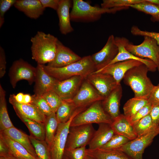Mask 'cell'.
<instances>
[{"instance_id": "obj_1", "label": "cell", "mask_w": 159, "mask_h": 159, "mask_svg": "<svg viewBox=\"0 0 159 159\" xmlns=\"http://www.w3.org/2000/svg\"><path fill=\"white\" fill-rule=\"evenodd\" d=\"M58 40L50 34L37 32L30 40L32 59L38 64L42 65L53 61L56 54Z\"/></svg>"}, {"instance_id": "obj_2", "label": "cell", "mask_w": 159, "mask_h": 159, "mask_svg": "<svg viewBox=\"0 0 159 159\" xmlns=\"http://www.w3.org/2000/svg\"><path fill=\"white\" fill-rule=\"evenodd\" d=\"M148 71L147 67L142 64L130 69L125 74L124 82L130 87L134 97L148 99L154 86L147 76Z\"/></svg>"}, {"instance_id": "obj_3", "label": "cell", "mask_w": 159, "mask_h": 159, "mask_svg": "<svg viewBox=\"0 0 159 159\" xmlns=\"http://www.w3.org/2000/svg\"><path fill=\"white\" fill-rule=\"evenodd\" d=\"M43 65L46 72L59 81L75 76H81L86 78L89 75L96 71L90 55L84 57L79 61L63 67H54Z\"/></svg>"}, {"instance_id": "obj_4", "label": "cell", "mask_w": 159, "mask_h": 159, "mask_svg": "<svg viewBox=\"0 0 159 159\" xmlns=\"http://www.w3.org/2000/svg\"><path fill=\"white\" fill-rule=\"evenodd\" d=\"M129 7L106 8L91 5L82 0H73L70 12L71 20L75 21L92 22L99 19L102 15L105 13H115Z\"/></svg>"}, {"instance_id": "obj_5", "label": "cell", "mask_w": 159, "mask_h": 159, "mask_svg": "<svg viewBox=\"0 0 159 159\" xmlns=\"http://www.w3.org/2000/svg\"><path fill=\"white\" fill-rule=\"evenodd\" d=\"M102 101L93 103L76 115L73 119L70 127L92 123L111 124L113 120L104 110Z\"/></svg>"}, {"instance_id": "obj_6", "label": "cell", "mask_w": 159, "mask_h": 159, "mask_svg": "<svg viewBox=\"0 0 159 159\" xmlns=\"http://www.w3.org/2000/svg\"><path fill=\"white\" fill-rule=\"evenodd\" d=\"M85 107L78 108L67 122L59 123L52 143L50 146L51 159H63L71 122L77 114Z\"/></svg>"}, {"instance_id": "obj_7", "label": "cell", "mask_w": 159, "mask_h": 159, "mask_svg": "<svg viewBox=\"0 0 159 159\" xmlns=\"http://www.w3.org/2000/svg\"><path fill=\"white\" fill-rule=\"evenodd\" d=\"M143 42L138 45H135L129 41L126 44V49L134 55L142 59H147L156 65L159 72V46L153 38L144 36Z\"/></svg>"}, {"instance_id": "obj_8", "label": "cell", "mask_w": 159, "mask_h": 159, "mask_svg": "<svg viewBox=\"0 0 159 159\" xmlns=\"http://www.w3.org/2000/svg\"><path fill=\"white\" fill-rule=\"evenodd\" d=\"M159 134V127L130 140L119 150L132 159H143L145 149L152 142L154 138Z\"/></svg>"}, {"instance_id": "obj_9", "label": "cell", "mask_w": 159, "mask_h": 159, "mask_svg": "<svg viewBox=\"0 0 159 159\" xmlns=\"http://www.w3.org/2000/svg\"><path fill=\"white\" fill-rule=\"evenodd\" d=\"M95 131L92 124L70 127L65 149L86 146L89 143Z\"/></svg>"}, {"instance_id": "obj_10", "label": "cell", "mask_w": 159, "mask_h": 159, "mask_svg": "<svg viewBox=\"0 0 159 159\" xmlns=\"http://www.w3.org/2000/svg\"><path fill=\"white\" fill-rule=\"evenodd\" d=\"M36 68L22 59L14 61L11 67L9 75L11 84L13 88L21 80L27 81L29 85L35 82Z\"/></svg>"}, {"instance_id": "obj_11", "label": "cell", "mask_w": 159, "mask_h": 159, "mask_svg": "<svg viewBox=\"0 0 159 159\" xmlns=\"http://www.w3.org/2000/svg\"><path fill=\"white\" fill-rule=\"evenodd\" d=\"M104 98L85 78L72 100L76 108H78L87 107L96 102L103 100Z\"/></svg>"}, {"instance_id": "obj_12", "label": "cell", "mask_w": 159, "mask_h": 159, "mask_svg": "<svg viewBox=\"0 0 159 159\" xmlns=\"http://www.w3.org/2000/svg\"><path fill=\"white\" fill-rule=\"evenodd\" d=\"M115 38L113 35H110L103 48L91 56L96 71L108 65L117 55L118 49L115 44Z\"/></svg>"}, {"instance_id": "obj_13", "label": "cell", "mask_w": 159, "mask_h": 159, "mask_svg": "<svg viewBox=\"0 0 159 159\" xmlns=\"http://www.w3.org/2000/svg\"><path fill=\"white\" fill-rule=\"evenodd\" d=\"M85 78L81 76H75L63 80H58L52 90L63 100H72Z\"/></svg>"}, {"instance_id": "obj_14", "label": "cell", "mask_w": 159, "mask_h": 159, "mask_svg": "<svg viewBox=\"0 0 159 159\" xmlns=\"http://www.w3.org/2000/svg\"><path fill=\"white\" fill-rule=\"evenodd\" d=\"M86 79L104 98L118 85L111 75L100 72H93Z\"/></svg>"}, {"instance_id": "obj_15", "label": "cell", "mask_w": 159, "mask_h": 159, "mask_svg": "<svg viewBox=\"0 0 159 159\" xmlns=\"http://www.w3.org/2000/svg\"><path fill=\"white\" fill-rule=\"evenodd\" d=\"M115 44L118 48V53L115 58L108 65L118 62L128 60H134L140 61L145 65L149 71L155 72L156 70L157 66L152 60L147 59H142L137 57L127 50L125 47L129 41L127 39L123 37H115Z\"/></svg>"}, {"instance_id": "obj_16", "label": "cell", "mask_w": 159, "mask_h": 159, "mask_svg": "<svg viewBox=\"0 0 159 159\" xmlns=\"http://www.w3.org/2000/svg\"><path fill=\"white\" fill-rule=\"evenodd\" d=\"M143 64L136 60H128L116 62L109 65L94 72H100L111 75L118 85L120 84L126 72L130 69Z\"/></svg>"}, {"instance_id": "obj_17", "label": "cell", "mask_w": 159, "mask_h": 159, "mask_svg": "<svg viewBox=\"0 0 159 159\" xmlns=\"http://www.w3.org/2000/svg\"><path fill=\"white\" fill-rule=\"evenodd\" d=\"M82 58L58 40L55 57L53 61L48 63V66L62 67L79 61Z\"/></svg>"}, {"instance_id": "obj_18", "label": "cell", "mask_w": 159, "mask_h": 159, "mask_svg": "<svg viewBox=\"0 0 159 159\" xmlns=\"http://www.w3.org/2000/svg\"><path fill=\"white\" fill-rule=\"evenodd\" d=\"M9 102L15 112H18L27 118L44 124L46 116L34 104L19 103L15 100L14 94L10 95Z\"/></svg>"}, {"instance_id": "obj_19", "label": "cell", "mask_w": 159, "mask_h": 159, "mask_svg": "<svg viewBox=\"0 0 159 159\" xmlns=\"http://www.w3.org/2000/svg\"><path fill=\"white\" fill-rule=\"evenodd\" d=\"M34 86V95L42 96L51 90L58 80L44 70L43 65L38 64Z\"/></svg>"}, {"instance_id": "obj_20", "label": "cell", "mask_w": 159, "mask_h": 159, "mask_svg": "<svg viewBox=\"0 0 159 159\" xmlns=\"http://www.w3.org/2000/svg\"><path fill=\"white\" fill-rule=\"evenodd\" d=\"M122 92L120 84L102 101L104 110L113 120L120 114V107Z\"/></svg>"}, {"instance_id": "obj_21", "label": "cell", "mask_w": 159, "mask_h": 159, "mask_svg": "<svg viewBox=\"0 0 159 159\" xmlns=\"http://www.w3.org/2000/svg\"><path fill=\"white\" fill-rule=\"evenodd\" d=\"M111 124L102 123L99 124L97 130L88 144V149H100L106 144L115 134Z\"/></svg>"}, {"instance_id": "obj_22", "label": "cell", "mask_w": 159, "mask_h": 159, "mask_svg": "<svg viewBox=\"0 0 159 159\" xmlns=\"http://www.w3.org/2000/svg\"><path fill=\"white\" fill-rule=\"evenodd\" d=\"M71 5V0H60L57 10L59 19V30L63 34L66 35L74 30L70 23L69 9Z\"/></svg>"}, {"instance_id": "obj_23", "label": "cell", "mask_w": 159, "mask_h": 159, "mask_svg": "<svg viewBox=\"0 0 159 159\" xmlns=\"http://www.w3.org/2000/svg\"><path fill=\"white\" fill-rule=\"evenodd\" d=\"M14 6L28 17L34 19L39 18L45 9L40 0H18Z\"/></svg>"}, {"instance_id": "obj_24", "label": "cell", "mask_w": 159, "mask_h": 159, "mask_svg": "<svg viewBox=\"0 0 159 159\" xmlns=\"http://www.w3.org/2000/svg\"><path fill=\"white\" fill-rule=\"evenodd\" d=\"M111 125L115 134L125 136L130 140L137 137L132 125L124 114H120L114 119Z\"/></svg>"}, {"instance_id": "obj_25", "label": "cell", "mask_w": 159, "mask_h": 159, "mask_svg": "<svg viewBox=\"0 0 159 159\" xmlns=\"http://www.w3.org/2000/svg\"><path fill=\"white\" fill-rule=\"evenodd\" d=\"M2 132L21 144L31 155L38 159L35 149L30 140L29 136L15 127L9 128Z\"/></svg>"}, {"instance_id": "obj_26", "label": "cell", "mask_w": 159, "mask_h": 159, "mask_svg": "<svg viewBox=\"0 0 159 159\" xmlns=\"http://www.w3.org/2000/svg\"><path fill=\"white\" fill-rule=\"evenodd\" d=\"M1 137L7 145L11 155L19 159H38L31 155L21 144L12 139L2 132Z\"/></svg>"}, {"instance_id": "obj_27", "label": "cell", "mask_w": 159, "mask_h": 159, "mask_svg": "<svg viewBox=\"0 0 159 159\" xmlns=\"http://www.w3.org/2000/svg\"><path fill=\"white\" fill-rule=\"evenodd\" d=\"M15 112L18 117L28 127L31 135L38 140H45L44 123L29 119L17 112Z\"/></svg>"}, {"instance_id": "obj_28", "label": "cell", "mask_w": 159, "mask_h": 159, "mask_svg": "<svg viewBox=\"0 0 159 159\" xmlns=\"http://www.w3.org/2000/svg\"><path fill=\"white\" fill-rule=\"evenodd\" d=\"M87 154L96 159H132L119 150H105L101 149H87Z\"/></svg>"}, {"instance_id": "obj_29", "label": "cell", "mask_w": 159, "mask_h": 159, "mask_svg": "<svg viewBox=\"0 0 159 159\" xmlns=\"http://www.w3.org/2000/svg\"><path fill=\"white\" fill-rule=\"evenodd\" d=\"M6 92L0 85V132L14 127L9 118L5 98Z\"/></svg>"}, {"instance_id": "obj_30", "label": "cell", "mask_w": 159, "mask_h": 159, "mask_svg": "<svg viewBox=\"0 0 159 159\" xmlns=\"http://www.w3.org/2000/svg\"><path fill=\"white\" fill-rule=\"evenodd\" d=\"M77 108L72 100H63L55 112L59 123L66 122L69 120Z\"/></svg>"}, {"instance_id": "obj_31", "label": "cell", "mask_w": 159, "mask_h": 159, "mask_svg": "<svg viewBox=\"0 0 159 159\" xmlns=\"http://www.w3.org/2000/svg\"><path fill=\"white\" fill-rule=\"evenodd\" d=\"M59 124L55 112H53L49 115L46 116L44 123L45 141L49 147L54 138Z\"/></svg>"}, {"instance_id": "obj_32", "label": "cell", "mask_w": 159, "mask_h": 159, "mask_svg": "<svg viewBox=\"0 0 159 159\" xmlns=\"http://www.w3.org/2000/svg\"><path fill=\"white\" fill-rule=\"evenodd\" d=\"M132 7L138 11L144 12L151 16V20L159 22V6L144 0L143 2L131 5Z\"/></svg>"}, {"instance_id": "obj_33", "label": "cell", "mask_w": 159, "mask_h": 159, "mask_svg": "<svg viewBox=\"0 0 159 159\" xmlns=\"http://www.w3.org/2000/svg\"><path fill=\"white\" fill-rule=\"evenodd\" d=\"M137 137L141 136L159 127L152 121L150 114L132 124Z\"/></svg>"}, {"instance_id": "obj_34", "label": "cell", "mask_w": 159, "mask_h": 159, "mask_svg": "<svg viewBox=\"0 0 159 159\" xmlns=\"http://www.w3.org/2000/svg\"><path fill=\"white\" fill-rule=\"evenodd\" d=\"M148 103V100L134 97L128 100L123 107L124 115L129 118Z\"/></svg>"}, {"instance_id": "obj_35", "label": "cell", "mask_w": 159, "mask_h": 159, "mask_svg": "<svg viewBox=\"0 0 159 159\" xmlns=\"http://www.w3.org/2000/svg\"><path fill=\"white\" fill-rule=\"evenodd\" d=\"M29 138L38 159H51L50 147L45 140H38L31 135Z\"/></svg>"}, {"instance_id": "obj_36", "label": "cell", "mask_w": 159, "mask_h": 159, "mask_svg": "<svg viewBox=\"0 0 159 159\" xmlns=\"http://www.w3.org/2000/svg\"><path fill=\"white\" fill-rule=\"evenodd\" d=\"M130 140L125 136L115 134L106 144L100 149L105 150H118Z\"/></svg>"}, {"instance_id": "obj_37", "label": "cell", "mask_w": 159, "mask_h": 159, "mask_svg": "<svg viewBox=\"0 0 159 159\" xmlns=\"http://www.w3.org/2000/svg\"><path fill=\"white\" fill-rule=\"evenodd\" d=\"M144 0H103L101 4L103 8L130 7L132 5L143 2Z\"/></svg>"}, {"instance_id": "obj_38", "label": "cell", "mask_w": 159, "mask_h": 159, "mask_svg": "<svg viewBox=\"0 0 159 159\" xmlns=\"http://www.w3.org/2000/svg\"><path fill=\"white\" fill-rule=\"evenodd\" d=\"M42 96L47 101L52 112L55 113L62 103L63 100L52 90L46 92Z\"/></svg>"}, {"instance_id": "obj_39", "label": "cell", "mask_w": 159, "mask_h": 159, "mask_svg": "<svg viewBox=\"0 0 159 159\" xmlns=\"http://www.w3.org/2000/svg\"><path fill=\"white\" fill-rule=\"evenodd\" d=\"M32 103L45 116H47L53 112L46 100L42 96L34 95H32Z\"/></svg>"}, {"instance_id": "obj_40", "label": "cell", "mask_w": 159, "mask_h": 159, "mask_svg": "<svg viewBox=\"0 0 159 159\" xmlns=\"http://www.w3.org/2000/svg\"><path fill=\"white\" fill-rule=\"evenodd\" d=\"M85 146L67 149H65L64 155L68 159H85L87 155Z\"/></svg>"}, {"instance_id": "obj_41", "label": "cell", "mask_w": 159, "mask_h": 159, "mask_svg": "<svg viewBox=\"0 0 159 159\" xmlns=\"http://www.w3.org/2000/svg\"><path fill=\"white\" fill-rule=\"evenodd\" d=\"M153 106L148 103L143 107L134 115L128 118L129 121L132 125L146 116L150 114Z\"/></svg>"}, {"instance_id": "obj_42", "label": "cell", "mask_w": 159, "mask_h": 159, "mask_svg": "<svg viewBox=\"0 0 159 159\" xmlns=\"http://www.w3.org/2000/svg\"><path fill=\"white\" fill-rule=\"evenodd\" d=\"M16 0H0V28L4 22V16L5 13L16 3Z\"/></svg>"}, {"instance_id": "obj_43", "label": "cell", "mask_w": 159, "mask_h": 159, "mask_svg": "<svg viewBox=\"0 0 159 159\" xmlns=\"http://www.w3.org/2000/svg\"><path fill=\"white\" fill-rule=\"evenodd\" d=\"M130 31L131 34L134 35L147 36L153 38L159 46V33L143 31L136 26H132Z\"/></svg>"}, {"instance_id": "obj_44", "label": "cell", "mask_w": 159, "mask_h": 159, "mask_svg": "<svg viewBox=\"0 0 159 159\" xmlns=\"http://www.w3.org/2000/svg\"><path fill=\"white\" fill-rule=\"evenodd\" d=\"M148 101L152 106L159 105V84L154 86Z\"/></svg>"}, {"instance_id": "obj_45", "label": "cell", "mask_w": 159, "mask_h": 159, "mask_svg": "<svg viewBox=\"0 0 159 159\" xmlns=\"http://www.w3.org/2000/svg\"><path fill=\"white\" fill-rule=\"evenodd\" d=\"M6 60L4 51L0 47V78H2L6 72Z\"/></svg>"}, {"instance_id": "obj_46", "label": "cell", "mask_w": 159, "mask_h": 159, "mask_svg": "<svg viewBox=\"0 0 159 159\" xmlns=\"http://www.w3.org/2000/svg\"><path fill=\"white\" fill-rule=\"evenodd\" d=\"M60 0H40L43 7L51 8L57 11Z\"/></svg>"}, {"instance_id": "obj_47", "label": "cell", "mask_w": 159, "mask_h": 159, "mask_svg": "<svg viewBox=\"0 0 159 159\" xmlns=\"http://www.w3.org/2000/svg\"><path fill=\"white\" fill-rule=\"evenodd\" d=\"M11 155L6 144L2 138L0 137V156L6 158Z\"/></svg>"}, {"instance_id": "obj_48", "label": "cell", "mask_w": 159, "mask_h": 159, "mask_svg": "<svg viewBox=\"0 0 159 159\" xmlns=\"http://www.w3.org/2000/svg\"><path fill=\"white\" fill-rule=\"evenodd\" d=\"M150 114L153 122L159 125V105L153 106Z\"/></svg>"}, {"instance_id": "obj_49", "label": "cell", "mask_w": 159, "mask_h": 159, "mask_svg": "<svg viewBox=\"0 0 159 159\" xmlns=\"http://www.w3.org/2000/svg\"><path fill=\"white\" fill-rule=\"evenodd\" d=\"M24 94L21 92L19 93L16 95L14 94V97L17 102L23 103Z\"/></svg>"}, {"instance_id": "obj_50", "label": "cell", "mask_w": 159, "mask_h": 159, "mask_svg": "<svg viewBox=\"0 0 159 159\" xmlns=\"http://www.w3.org/2000/svg\"><path fill=\"white\" fill-rule=\"evenodd\" d=\"M32 96L29 94H24V103L26 104L32 103Z\"/></svg>"}, {"instance_id": "obj_51", "label": "cell", "mask_w": 159, "mask_h": 159, "mask_svg": "<svg viewBox=\"0 0 159 159\" xmlns=\"http://www.w3.org/2000/svg\"><path fill=\"white\" fill-rule=\"evenodd\" d=\"M148 1L159 6V0H147Z\"/></svg>"}, {"instance_id": "obj_52", "label": "cell", "mask_w": 159, "mask_h": 159, "mask_svg": "<svg viewBox=\"0 0 159 159\" xmlns=\"http://www.w3.org/2000/svg\"><path fill=\"white\" fill-rule=\"evenodd\" d=\"M6 159H19L18 158H17L14 156H13L12 155H11V156L6 157Z\"/></svg>"}, {"instance_id": "obj_53", "label": "cell", "mask_w": 159, "mask_h": 159, "mask_svg": "<svg viewBox=\"0 0 159 159\" xmlns=\"http://www.w3.org/2000/svg\"><path fill=\"white\" fill-rule=\"evenodd\" d=\"M85 159H96L90 156L87 154Z\"/></svg>"}, {"instance_id": "obj_54", "label": "cell", "mask_w": 159, "mask_h": 159, "mask_svg": "<svg viewBox=\"0 0 159 159\" xmlns=\"http://www.w3.org/2000/svg\"><path fill=\"white\" fill-rule=\"evenodd\" d=\"M0 159H6V158L4 156H0Z\"/></svg>"}, {"instance_id": "obj_55", "label": "cell", "mask_w": 159, "mask_h": 159, "mask_svg": "<svg viewBox=\"0 0 159 159\" xmlns=\"http://www.w3.org/2000/svg\"><path fill=\"white\" fill-rule=\"evenodd\" d=\"M63 159H68L66 156H65L64 155Z\"/></svg>"}]
</instances>
